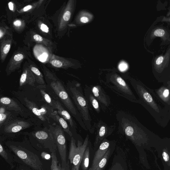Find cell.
Returning <instances> with one entry per match:
<instances>
[{"label": "cell", "mask_w": 170, "mask_h": 170, "mask_svg": "<svg viewBox=\"0 0 170 170\" xmlns=\"http://www.w3.org/2000/svg\"><path fill=\"white\" fill-rule=\"evenodd\" d=\"M5 145L13 154L14 161L33 170H43V163L39 157L26 141H8Z\"/></svg>", "instance_id": "1"}, {"label": "cell", "mask_w": 170, "mask_h": 170, "mask_svg": "<svg viewBox=\"0 0 170 170\" xmlns=\"http://www.w3.org/2000/svg\"><path fill=\"white\" fill-rule=\"evenodd\" d=\"M88 141L89 136L88 135L83 143L78 141L76 146L75 139L73 137L71 138L69 156V159L72 164L71 170H79L83 154L88 146Z\"/></svg>", "instance_id": "2"}, {"label": "cell", "mask_w": 170, "mask_h": 170, "mask_svg": "<svg viewBox=\"0 0 170 170\" xmlns=\"http://www.w3.org/2000/svg\"><path fill=\"white\" fill-rule=\"evenodd\" d=\"M55 139L61 161V166L70 170L69 163L67 159L66 142L63 129L60 126H52L49 129Z\"/></svg>", "instance_id": "3"}, {"label": "cell", "mask_w": 170, "mask_h": 170, "mask_svg": "<svg viewBox=\"0 0 170 170\" xmlns=\"http://www.w3.org/2000/svg\"><path fill=\"white\" fill-rule=\"evenodd\" d=\"M50 86L67 109L73 115H76L77 113L75 108L61 83L58 80L52 82H51Z\"/></svg>", "instance_id": "4"}, {"label": "cell", "mask_w": 170, "mask_h": 170, "mask_svg": "<svg viewBox=\"0 0 170 170\" xmlns=\"http://www.w3.org/2000/svg\"><path fill=\"white\" fill-rule=\"evenodd\" d=\"M33 136L45 149H48L51 153L56 152L57 149L56 142L50 130L36 131Z\"/></svg>", "instance_id": "5"}, {"label": "cell", "mask_w": 170, "mask_h": 170, "mask_svg": "<svg viewBox=\"0 0 170 170\" xmlns=\"http://www.w3.org/2000/svg\"><path fill=\"white\" fill-rule=\"evenodd\" d=\"M70 90L72 94L73 99L79 112L85 121L89 120V115L88 103L82 94L75 87H71Z\"/></svg>", "instance_id": "6"}, {"label": "cell", "mask_w": 170, "mask_h": 170, "mask_svg": "<svg viewBox=\"0 0 170 170\" xmlns=\"http://www.w3.org/2000/svg\"><path fill=\"white\" fill-rule=\"evenodd\" d=\"M30 124L22 120H16L5 127L4 131L7 134L15 133L29 127Z\"/></svg>", "instance_id": "7"}, {"label": "cell", "mask_w": 170, "mask_h": 170, "mask_svg": "<svg viewBox=\"0 0 170 170\" xmlns=\"http://www.w3.org/2000/svg\"><path fill=\"white\" fill-rule=\"evenodd\" d=\"M25 58L22 52H18L12 56L8 64L7 67V74L10 73L15 70L19 69Z\"/></svg>", "instance_id": "8"}, {"label": "cell", "mask_w": 170, "mask_h": 170, "mask_svg": "<svg viewBox=\"0 0 170 170\" xmlns=\"http://www.w3.org/2000/svg\"><path fill=\"white\" fill-rule=\"evenodd\" d=\"M110 144L107 142H103L95 152L91 168L88 170H93L96 166L107 152Z\"/></svg>", "instance_id": "9"}, {"label": "cell", "mask_w": 170, "mask_h": 170, "mask_svg": "<svg viewBox=\"0 0 170 170\" xmlns=\"http://www.w3.org/2000/svg\"><path fill=\"white\" fill-rule=\"evenodd\" d=\"M35 82V76L29 67L24 69L20 79L19 85L20 87L26 85L34 86Z\"/></svg>", "instance_id": "10"}, {"label": "cell", "mask_w": 170, "mask_h": 170, "mask_svg": "<svg viewBox=\"0 0 170 170\" xmlns=\"http://www.w3.org/2000/svg\"><path fill=\"white\" fill-rule=\"evenodd\" d=\"M0 105L7 109L14 110L18 112H22L19 105L10 98L3 97L0 98Z\"/></svg>", "instance_id": "11"}, {"label": "cell", "mask_w": 170, "mask_h": 170, "mask_svg": "<svg viewBox=\"0 0 170 170\" xmlns=\"http://www.w3.org/2000/svg\"><path fill=\"white\" fill-rule=\"evenodd\" d=\"M55 109L58 110V112L63 117V118L69 123L71 127H74V124L70 114L65 110L60 102L58 101H54Z\"/></svg>", "instance_id": "12"}, {"label": "cell", "mask_w": 170, "mask_h": 170, "mask_svg": "<svg viewBox=\"0 0 170 170\" xmlns=\"http://www.w3.org/2000/svg\"><path fill=\"white\" fill-rule=\"evenodd\" d=\"M0 156L10 166L11 169L14 168V160L12 154L5 149L0 141Z\"/></svg>", "instance_id": "13"}, {"label": "cell", "mask_w": 170, "mask_h": 170, "mask_svg": "<svg viewBox=\"0 0 170 170\" xmlns=\"http://www.w3.org/2000/svg\"><path fill=\"white\" fill-rule=\"evenodd\" d=\"M24 100L25 102L27 107L35 115L43 121H45L46 118L45 116L43 115L40 110L38 109L37 106L34 103L30 101L27 98H25Z\"/></svg>", "instance_id": "14"}, {"label": "cell", "mask_w": 170, "mask_h": 170, "mask_svg": "<svg viewBox=\"0 0 170 170\" xmlns=\"http://www.w3.org/2000/svg\"><path fill=\"white\" fill-rule=\"evenodd\" d=\"M12 40L8 39L4 40L1 47V59L3 62L6 59L10 52Z\"/></svg>", "instance_id": "15"}, {"label": "cell", "mask_w": 170, "mask_h": 170, "mask_svg": "<svg viewBox=\"0 0 170 170\" xmlns=\"http://www.w3.org/2000/svg\"><path fill=\"white\" fill-rule=\"evenodd\" d=\"M51 116L52 118L59 124L63 131L66 132L70 137H72L73 134L70 130L69 127L66 121L57 114H52Z\"/></svg>", "instance_id": "16"}, {"label": "cell", "mask_w": 170, "mask_h": 170, "mask_svg": "<svg viewBox=\"0 0 170 170\" xmlns=\"http://www.w3.org/2000/svg\"><path fill=\"white\" fill-rule=\"evenodd\" d=\"M29 68L35 76L36 81L39 84L45 85V82L44 78L40 70L37 67L32 65L30 66Z\"/></svg>", "instance_id": "17"}, {"label": "cell", "mask_w": 170, "mask_h": 170, "mask_svg": "<svg viewBox=\"0 0 170 170\" xmlns=\"http://www.w3.org/2000/svg\"><path fill=\"white\" fill-rule=\"evenodd\" d=\"M90 160V149L87 147L85 151L82 161V170H88Z\"/></svg>", "instance_id": "18"}, {"label": "cell", "mask_w": 170, "mask_h": 170, "mask_svg": "<svg viewBox=\"0 0 170 170\" xmlns=\"http://www.w3.org/2000/svg\"><path fill=\"white\" fill-rule=\"evenodd\" d=\"M51 157L52 158L51 170H67L63 168L61 164L58 163L56 153H51Z\"/></svg>", "instance_id": "19"}, {"label": "cell", "mask_w": 170, "mask_h": 170, "mask_svg": "<svg viewBox=\"0 0 170 170\" xmlns=\"http://www.w3.org/2000/svg\"><path fill=\"white\" fill-rule=\"evenodd\" d=\"M110 149H108L103 158L93 170H103L106 166L110 154Z\"/></svg>", "instance_id": "20"}, {"label": "cell", "mask_w": 170, "mask_h": 170, "mask_svg": "<svg viewBox=\"0 0 170 170\" xmlns=\"http://www.w3.org/2000/svg\"><path fill=\"white\" fill-rule=\"evenodd\" d=\"M40 92H41L42 96L44 97L46 102L50 105L51 107L55 109L54 101L53 102L52 101V99L50 96L48 94L46 93L44 91L41 90L40 91Z\"/></svg>", "instance_id": "21"}, {"label": "cell", "mask_w": 170, "mask_h": 170, "mask_svg": "<svg viewBox=\"0 0 170 170\" xmlns=\"http://www.w3.org/2000/svg\"><path fill=\"white\" fill-rule=\"evenodd\" d=\"M89 99L94 109L95 110H98L99 109V106L97 100L92 95L90 96Z\"/></svg>", "instance_id": "22"}, {"label": "cell", "mask_w": 170, "mask_h": 170, "mask_svg": "<svg viewBox=\"0 0 170 170\" xmlns=\"http://www.w3.org/2000/svg\"><path fill=\"white\" fill-rule=\"evenodd\" d=\"M51 64L52 66L57 68H61L64 66L63 63L58 60L54 59L51 61Z\"/></svg>", "instance_id": "23"}, {"label": "cell", "mask_w": 170, "mask_h": 170, "mask_svg": "<svg viewBox=\"0 0 170 170\" xmlns=\"http://www.w3.org/2000/svg\"><path fill=\"white\" fill-rule=\"evenodd\" d=\"M71 13L70 11L67 10L65 11L63 16V19L64 22L68 21L70 19Z\"/></svg>", "instance_id": "24"}, {"label": "cell", "mask_w": 170, "mask_h": 170, "mask_svg": "<svg viewBox=\"0 0 170 170\" xmlns=\"http://www.w3.org/2000/svg\"><path fill=\"white\" fill-rule=\"evenodd\" d=\"M119 70L121 72H124L128 68V65L125 61H122L119 64Z\"/></svg>", "instance_id": "25"}, {"label": "cell", "mask_w": 170, "mask_h": 170, "mask_svg": "<svg viewBox=\"0 0 170 170\" xmlns=\"http://www.w3.org/2000/svg\"><path fill=\"white\" fill-rule=\"evenodd\" d=\"M125 132L126 135L128 136L131 137L134 134V129L132 127H127L125 129Z\"/></svg>", "instance_id": "26"}, {"label": "cell", "mask_w": 170, "mask_h": 170, "mask_svg": "<svg viewBox=\"0 0 170 170\" xmlns=\"http://www.w3.org/2000/svg\"><path fill=\"white\" fill-rule=\"evenodd\" d=\"M143 97L145 100L148 103H151L153 101V99L151 95L147 92H145L143 94Z\"/></svg>", "instance_id": "27"}, {"label": "cell", "mask_w": 170, "mask_h": 170, "mask_svg": "<svg viewBox=\"0 0 170 170\" xmlns=\"http://www.w3.org/2000/svg\"><path fill=\"white\" fill-rule=\"evenodd\" d=\"M33 7V6L32 5H27L18 11V12H19L20 13H23V12H27L31 10Z\"/></svg>", "instance_id": "28"}, {"label": "cell", "mask_w": 170, "mask_h": 170, "mask_svg": "<svg viewBox=\"0 0 170 170\" xmlns=\"http://www.w3.org/2000/svg\"><path fill=\"white\" fill-rule=\"evenodd\" d=\"M165 32L163 29H157L154 31V35L157 37H162L165 35Z\"/></svg>", "instance_id": "29"}, {"label": "cell", "mask_w": 170, "mask_h": 170, "mask_svg": "<svg viewBox=\"0 0 170 170\" xmlns=\"http://www.w3.org/2000/svg\"><path fill=\"white\" fill-rule=\"evenodd\" d=\"M7 114L5 113H0V126H1L7 119Z\"/></svg>", "instance_id": "30"}, {"label": "cell", "mask_w": 170, "mask_h": 170, "mask_svg": "<svg viewBox=\"0 0 170 170\" xmlns=\"http://www.w3.org/2000/svg\"><path fill=\"white\" fill-rule=\"evenodd\" d=\"M22 21L19 19L16 20L13 22V25L14 27L18 28L22 26Z\"/></svg>", "instance_id": "31"}, {"label": "cell", "mask_w": 170, "mask_h": 170, "mask_svg": "<svg viewBox=\"0 0 170 170\" xmlns=\"http://www.w3.org/2000/svg\"><path fill=\"white\" fill-rule=\"evenodd\" d=\"M106 128L104 126L101 127L99 132V138H101L104 136L106 133Z\"/></svg>", "instance_id": "32"}, {"label": "cell", "mask_w": 170, "mask_h": 170, "mask_svg": "<svg viewBox=\"0 0 170 170\" xmlns=\"http://www.w3.org/2000/svg\"><path fill=\"white\" fill-rule=\"evenodd\" d=\"M162 156L164 160L166 162L169 163V154L166 151H164L162 153Z\"/></svg>", "instance_id": "33"}, {"label": "cell", "mask_w": 170, "mask_h": 170, "mask_svg": "<svg viewBox=\"0 0 170 170\" xmlns=\"http://www.w3.org/2000/svg\"><path fill=\"white\" fill-rule=\"evenodd\" d=\"M40 29L42 31L46 33H48L49 32V28L47 25L44 23H42L40 27Z\"/></svg>", "instance_id": "34"}, {"label": "cell", "mask_w": 170, "mask_h": 170, "mask_svg": "<svg viewBox=\"0 0 170 170\" xmlns=\"http://www.w3.org/2000/svg\"><path fill=\"white\" fill-rule=\"evenodd\" d=\"M117 82H118L121 86H122L125 88L126 87V83L124 80L121 78H120V77H118V78L117 79Z\"/></svg>", "instance_id": "35"}, {"label": "cell", "mask_w": 170, "mask_h": 170, "mask_svg": "<svg viewBox=\"0 0 170 170\" xmlns=\"http://www.w3.org/2000/svg\"><path fill=\"white\" fill-rule=\"evenodd\" d=\"M16 170H32V169L26 166L19 165L17 167Z\"/></svg>", "instance_id": "36"}, {"label": "cell", "mask_w": 170, "mask_h": 170, "mask_svg": "<svg viewBox=\"0 0 170 170\" xmlns=\"http://www.w3.org/2000/svg\"><path fill=\"white\" fill-rule=\"evenodd\" d=\"M33 38L35 41L37 42H41L43 41L42 37L38 34H35L33 36Z\"/></svg>", "instance_id": "37"}, {"label": "cell", "mask_w": 170, "mask_h": 170, "mask_svg": "<svg viewBox=\"0 0 170 170\" xmlns=\"http://www.w3.org/2000/svg\"><path fill=\"white\" fill-rule=\"evenodd\" d=\"M7 32V30L4 28H0V39L4 36Z\"/></svg>", "instance_id": "38"}, {"label": "cell", "mask_w": 170, "mask_h": 170, "mask_svg": "<svg viewBox=\"0 0 170 170\" xmlns=\"http://www.w3.org/2000/svg\"><path fill=\"white\" fill-rule=\"evenodd\" d=\"M80 21L82 23H87L89 22V18L85 16H83L80 18Z\"/></svg>", "instance_id": "39"}, {"label": "cell", "mask_w": 170, "mask_h": 170, "mask_svg": "<svg viewBox=\"0 0 170 170\" xmlns=\"http://www.w3.org/2000/svg\"><path fill=\"white\" fill-rule=\"evenodd\" d=\"M8 6L10 10L14 12V5L13 2L11 1L9 2L8 3Z\"/></svg>", "instance_id": "40"}, {"label": "cell", "mask_w": 170, "mask_h": 170, "mask_svg": "<svg viewBox=\"0 0 170 170\" xmlns=\"http://www.w3.org/2000/svg\"><path fill=\"white\" fill-rule=\"evenodd\" d=\"M169 90L168 89H166L163 92V95L164 97L166 98L169 97Z\"/></svg>", "instance_id": "41"}, {"label": "cell", "mask_w": 170, "mask_h": 170, "mask_svg": "<svg viewBox=\"0 0 170 170\" xmlns=\"http://www.w3.org/2000/svg\"><path fill=\"white\" fill-rule=\"evenodd\" d=\"M163 57L162 56H160L159 58H157L156 61V63L157 65H159L161 64L163 61Z\"/></svg>", "instance_id": "42"}]
</instances>
